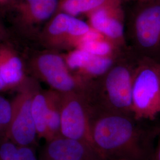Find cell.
Segmentation results:
<instances>
[{
  "label": "cell",
  "mask_w": 160,
  "mask_h": 160,
  "mask_svg": "<svg viewBox=\"0 0 160 160\" xmlns=\"http://www.w3.org/2000/svg\"><path fill=\"white\" fill-rule=\"evenodd\" d=\"M92 30L87 22L57 12L45 24L36 40L44 49L67 52L77 48Z\"/></svg>",
  "instance_id": "obj_6"
},
{
  "label": "cell",
  "mask_w": 160,
  "mask_h": 160,
  "mask_svg": "<svg viewBox=\"0 0 160 160\" xmlns=\"http://www.w3.org/2000/svg\"><path fill=\"white\" fill-rule=\"evenodd\" d=\"M0 74L9 90L19 88L30 77L25 59L6 40L0 42Z\"/></svg>",
  "instance_id": "obj_13"
},
{
  "label": "cell",
  "mask_w": 160,
  "mask_h": 160,
  "mask_svg": "<svg viewBox=\"0 0 160 160\" xmlns=\"http://www.w3.org/2000/svg\"><path fill=\"white\" fill-rule=\"evenodd\" d=\"M7 90H9L6 85L4 81L2 79V77L0 74V92H5Z\"/></svg>",
  "instance_id": "obj_23"
},
{
  "label": "cell",
  "mask_w": 160,
  "mask_h": 160,
  "mask_svg": "<svg viewBox=\"0 0 160 160\" xmlns=\"http://www.w3.org/2000/svg\"><path fill=\"white\" fill-rule=\"evenodd\" d=\"M60 0H14L8 12L17 33L37 40L43 27L57 12Z\"/></svg>",
  "instance_id": "obj_7"
},
{
  "label": "cell",
  "mask_w": 160,
  "mask_h": 160,
  "mask_svg": "<svg viewBox=\"0 0 160 160\" xmlns=\"http://www.w3.org/2000/svg\"><path fill=\"white\" fill-rule=\"evenodd\" d=\"M126 36L137 57L160 63V0L137 2L127 20Z\"/></svg>",
  "instance_id": "obj_4"
},
{
  "label": "cell",
  "mask_w": 160,
  "mask_h": 160,
  "mask_svg": "<svg viewBox=\"0 0 160 160\" xmlns=\"http://www.w3.org/2000/svg\"><path fill=\"white\" fill-rule=\"evenodd\" d=\"M32 112L38 136L46 140L48 113V90H42L39 87L35 91L32 102Z\"/></svg>",
  "instance_id": "obj_16"
},
{
  "label": "cell",
  "mask_w": 160,
  "mask_h": 160,
  "mask_svg": "<svg viewBox=\"0 0 160 160\" xmlns=\"http://www.w3.org/2000/svg\"><path fill=\"white\" fill-rule=\"evenodd\" d=\"M48 160H108L90 143L59 136L48 142Z\"/></svg>",
  "instance_id": "obj_12"
},
{
  "label": "cell",
  "mask_w": 160,
  "mask_h": 160,
  "mask_svg": "<svg viewBox=\"0 0 160 160\" xmlns=\"http://www.w3.org/2000/svg\"><path fill=\"white\" fill-rule=\"evenodd\" d=\"M135 1L136 2H143L145 0H123V1Z\"/></svg>",
  "instance_id": "obj_25"
},
{
  "label": "cell",
  "mask_w": 160,
  "mask_h": 160,
  "mask_svg": "<svg viewBox=\"0 0 160 160\" xmlns=\"http://www.w3.org/2000/svg\"><path fill=\"white\" fill-rule=\"evenodd\" d=\"M138 58L129 48L103 75L92 81L89 94L92 105L133 116L132 90Z\"/></svg>",
  "instance_id": "obj_2"
},
{
  "label": "cell",
  "mask_w": 160,
  "mask_h": 160,
  "mask_svg": "<svg viewBox=\"0 0 160 160\" xmlns=\"http://www.w3.org/2000/svg\"><path fill=\"white\" fill-rule=\"evenodd\" d=\"M48 113L47 120L48 142L61 136V94L53 90H48Z\"/></svg>",
  "instance_id": "obj_17"
},
{
  "label": "cell",
  "mask_w": 160,
  "mask_h": 160,
  "mask_svg": "<svg viewBox=\"0 0 160 160\" xmlns=\"http://www.w3.org/2000/svg\"><path fill=\"white\" fill-rule=\"evenodd\" d=\"M77 48L86 50L93 55L104 57H119L129 50L123 51L120 49L102 34L92 29Z\"/></svg>",
  "instance_id": "obj_15"
},
{
  "label": "cell",
  "mask_w": 160,
  "mask_h": 160,
  "mask_svg": "<svg viewBox=\"0 0 160 160\" xmlns=\"http://www.w3.org/2000/svg\"><path fill=\"white\" fill-rule=\"evenodd\" d=\"M39 87V81L32 77L18 89L12 102V114L8 126L10 135L20 146H28L38 135L32 112V102L34 92Z\"/></svg>",
  "instance_id": "obj_9"
},
{
  "label": "cell",
  "mask_w": 160,
  "mask_h": 160,
  "mask_svg": "<svg viewBox=\"0 0 160 160\" xmlns=\"http://www.w3.org/2000/svg\"><path fill=\"white\" fill-rule=\"evenodd\" d=\"M155 160H160V145H159L158 150H157V154H156V155H155Z\"/></svg>",
  "instance_id": "obj_24"
},
{
  "label": "cell",
  "mask_w": 160,
  "mask_h": 160,
  "mask_svg": "<svg viewBox=\"0 0 160 160\" xmlns=\"http://www.w3.org/2000/svg\"><path fill=\"white\" fill-rule=\"evenodd\" d=\"M14 0H0V10L7 12Z\"/></svg>",
  "instance_id": "obj_21"
},
{
  "label": "cell",
  "mask_w": 160,
  "mask_h": 160,
  "mask_svg": "<svg viewBox=\"0 0 160 160\" xmlns=\"http://www.w3.org/2000/svg\"><path fill=\"white\" fill-rule=\"evenodd\" d=\"M18 160H37L33 151L27 146H20L17 151Z\"/></svg>",
  "instance_id": "obj_20"
},
{
  "label": "cell",
  "mask_w": 160,
  "mask_h": 160,
  "mask_svg": "<svg viewBox=\"0 0 160 160\" xmlns=\"http://www.w3.org/2000/svg\"><path fill=\"white\" fill-rule=\"evenodd\" d=\"M18 148L12 142H5L0 147V160H18Z\"/></svg>",
  "instance_id": "obj_19"
},
{
  "label": "cell",
  "mask_w": 160,
  "mask_h": 160,
  "mask_svg": "<svg viewBox=\"0 0 160 160\" xmlns=\"http://www.w3.org/2000/svg\"><path fill=\"white\" fill-rule=\"evenodd\" d=\"M123 0H60L57 12H63L78 17L87 16L105 7L122 5Z\"/></svg>",
  "instance_id": "obj_14"
},
{
  "label": "cell",
  "mask_w": 160,
  "mask_h": 160,
  "mask_svg": "<svg viewBox=\"0 0 160 160\" xmlns=\"http://www.w3.org/2000/svg\"><path fill=\"white\" fill-rule=\"evenodd\" d=\"M63 53L71 71L88 81L95 80L103 75L123 54L116 57H99L79 48Z\"/></svg>",
  "instance_id": "obj_11"
},
{
  "label": "cell",
  "mask_w": 160,
  "mask_h": 160,
  "mask_svg": "<svg viewBox=\"0 0 160 160\" xmlns=\"http://www.w3.org/2000/svg\"><path fill=\"white\" fill-rule=\"evenodd\" d=\"M92 113V103L86 94H61V136L93 145L90 133Z\"/></svg>",
  "instance_id": "obj_8"
},
{
  "label": "cell",
  "mask_w": 160,
  "mask_h": 160,
  "mask_svg": "<svg viewBox=\"0 0 160 160\" xmlns=\"http://www.w3.org/2000/svg\"><path fill=\"white\" fill-rule=\"evenodd\" d=\"M29 76L42 81L61 94L81 93L88 97L92 81L84 80L69 69L63 53L44 49L24 58Z\"/></svg>",
  "instance_id": "obj_3"
},
{
  "label": "cell",
  "mask_w": 160,
  "mask_h": 160,
  "mask_svg": "<svg viewBox=\"0 0 160 160\" xmlns=\"http://www.w3.org/2000/svg\"><path fill=\"white\" fill-rule=\"evenodd\" d=\"M132 105L137 120L155 119L160 114V63L138 58L132 82Z\"/></svg>",
  "instance_id": "obj_5"
},
{
  "label": "cell",
  "mask_w": 160,
  "mask_h": 160,
  "mask_svg": "<svg viewBox=\"0 0 160 160\" xmlns=\"http://www.w3.org/2000/svg\"></svg>",
  "instance_id": "obj_27"
},
{
  "label": "cell",
  "mask_w": 160,
  "mask_h": 160,
  "mask_svg": "<svg viewBox=\"0 0 160 160\" xmlns=\"http://www.w3.org/2000/svg\"><path fill=\"white\" fill-rule=\"evenodd\" d=\"M136 120L132 116L92 104L90 133L93 145L108 160H141V132Z\"/></svg>",
  "instance_id": "obj_1"
},
{
  "label": "cell",
  "mask_w": 160,
  "mask_h": 160,
  "mask_svg": "<svg viewBox=\"0 0 160 160\" xmlns=\"http://www.w3.org/2000/svg\"><path fill=\"white\" fill-rule=\"evenodd\" d=\"M150 1V0H145V1ZM143 2H144V1H143Z\"/></svg>",
  "instance_id": "obj_26"
},
{
  "label": "cell",
  "mask_w": 160,
  "mask_h": 160,
  "mask_svg": "<svg viewBox=\"0 0 160 160\" xmlns=\"http://www.w3.org/2000/svg\"><path fill=\"white\" fill-rule=\"evenodd\" d=\"M92 29L112 42L123 51L129 49L126 36L125 12L122 6L105 7L87 16Z\"/></svg>",
  "instance_id": "obj_10"
},
{
  "label": "cell",
  "mask_w": 160,
  "mask_h": 160,
  "mask_svg": "<svg viewBox=\"0 0 160 160\" xmlns=\"http://www.w3.org/2000/svg\"><path fill=\"white\" fill-rule=\"evenodd\" d=\"M6 36H7V32L5 30L4 26H2L0 24V42L5 41Z\"/></svg>",
  "instance_id": "obj_22"
},
{
  "label": "cell",
  "mask_w": 160,
  "mask_h": 160,
  "mask_svg": "<svg viewBox=\"0 0 160 160\" xmlns=\"http://www.w3.org/2000/svg\"><path fill=\"white\" fill-rule=\"evenodd\" d=\"M12 114V103L0 96V123L3 126H8Z\"/></svg>",
  "instance_id": "obj_18"
}]
</instances>
